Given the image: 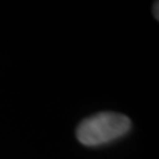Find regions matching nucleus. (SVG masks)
I'll use <instances>...</instances> for the list:
<instances>
[{
  "instance_id": "1",
  "label": "nucleus",
  "mask_w": 159,
  "mask_h": 159,
  "mask_svg": "<svg viewBox=\"0 0 159 159\" xmlns=\"http://www.w3.org/2000/svg\"><path fill=\"white\" fill-rule=\"evenodd\" d=\"M131 122L126 116L102 111L89 117L77 127V139L85 146L105 145L121 138L130 130Z\"/></svg>"
},
{
  "instance_id": "2",
  "label": "nucleus",
  "mask_w": 159,
  "mask_h": 159,
  "mask_svg": "<svg viewBox=\"0 0 159 159\" xmlns=\"http://www.w3.org/2000/svg\"><path fill=\"white\" fill-rule=\"evenodd\" d=\"M158 6H159V3L157 2V3H155V19H157V20H158Z\"/></svg>"
}]
</instances>
